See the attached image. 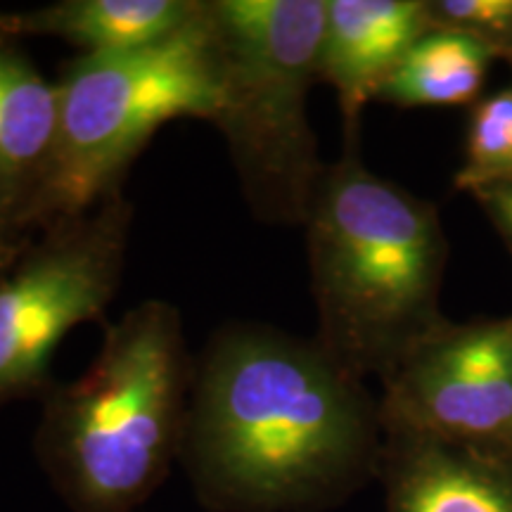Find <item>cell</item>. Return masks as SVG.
I'll return each instance as SVG.
<instances>
[{"label":"cell","mask_w":512,"mask_h":512,"mask_svg":"<svg viewBox=\"0 0 512 512\" xmlns=\"http://www.w3.org/2000/svg\"><path fill=\"white\" fill-rule=\"evenodd\" d=\"M380 399L313 337L226 323L195 356L181 463L209 512H325L377 479Z\"/></svg>","instance_id":"1"},{"label":"cell","mask_w":512,"mask_h":512,"mask_svg":"<svg viewBox=\"0 0 512 512\" xmlns=\"http://www.w3.org/2000/svg\"><path fill=\"white\" fill-rule=\"evenodd\" d=\"M318 347L349 375L384 380L446 323L448 240L437 204L377 176L358 133L325 166L306 216Z\"/></svg>","instance_id":"2"},{"label":"cell","mask_w":512,"mask_h":512,"mask_svg":"<svg viewBox=\"0 0 512 512\" xmlns=\"http://www.w3.org/2000/svg\"><path fill=\"white\" fill-rule=\"evenodd\" d=\"M195 375L181 311L145 299L41 399L34 456L69 512H138L178 463Z\"/></svg>","instance_id":"3"},{"label":"cell","mask_w":512,"mask_h":512,"mask_svg":"<svg viewBox=\"0 0 512 512\" xmlns=\"http://www.w3.org/2000/svg\"><path fill=\"white\" fill-rule=\"evenodd\" d=\"M219 107L249 214L266 226H304L325 166L309 119L320 81L325 0H207Z\"/></svg>","instance_id":"4"},{"label":"cell","mask_w":512,"mask_h":512,"mask_svg":"<svg viewBox=\"0 0 512 512\" xmlns=\"http://www.w3.org/2000/svg\"><path fill=\"white\" fill-rule=\"evenodd\" d=\"M57 138L31 235L124 190L131 164L174 119L211 121L219 107L209 5L188 27L152 46L76 55L60 67Z\"/></svg>","instance_id":"5"},{"label":"cell","mask_w":512,"mask_h":512,"mask_svg":"<svg viewBox=\"0 0 512 512\" xmlns=\"http://www.w3.org/2000/svg\"><path fill=\"white\" fill-rule=\"evenodd\" d=\"M133 204L124 190L50 223L0 266V408L41 401L53 358L74 328L105 316L124 278Z\"/></svg>","instance_id":"6"},{"label":"cell","mask_w":512,"mask_h":512,"mask_svg":"<svg viewBox=\"0 0 512 512\" xmlns=\"http://www.w3.org/2000/svg\"><path fill=\"white\" fill-rule=\"evenodd\" d=\"M382 384V430L512 448V313L446 320Z\"/></svg>","instance_id":"7"},{"label":"cell","mask_w":512,"mask_h":512,"mask_svg":"<svg viewBox=\"0 0 512 512\" xmlns=\"http://www.w3.org/2000/svg\"><path fill=\"white\" fill-rule=\"evenodd\" d=\"M387 512H512V448L384 430Z\"/></svg>","instance_id":"8"},{"label":"cell","mask_w":512,"mask_h":512,"mask_svg":"<svg viewBox=\"0 0 512 512\" xmlns=\"http://www.w3.org/2000/svg\"><path fill=\"white\" fill-rule=\"evenodd\" d=\"M430 29L427 0H325L318 79L337 95L344 136Z\"/></svg>","instance_id":"9"},{"label":"cell","mask_w":512,"mask_h":512,"mask_svg":"<svg viewBox=\"0 0 512 512\" xmlns=\"http://www.w3.org/2000/svg\"><path fill=\"white\" fill-rule=\"evenodd\" d=\"M57 138V86L0 31V238L22 247Z\"/></svg>","instance_id":"10"},{"label":"cell","mask_w":512,"mask_h":512,"mask_svg":"<svg viewBox=\"0 0 512 512\" xmlns=\"http://www.w3.org/2000/svg\"><path fill=\"white\" fill-rule=\"evenodd\" d=\"M204 0H57L34 10H0V31L17 41L60 38L79 55L138 50L178 34Z\"/></svg>","instance_id":"11"},{"label":"cell","mask_w":512,"mask_h":512,"mask_svg":"<svg viewBox=\"0 0 512 512\" xmlns=\"http://www.w3.org/2000/svg\"><path fill=\"white\" fill-rule=\"evenodd\" d=\"M494 50L475 38L446 29H430L403 57L375 102L401 110H451L472 107L484 98V83Z\"/></svg>","instance_id":"12"},{"label":"cell","mask_w":512,"mask_h":512,"mask_svg":"<svg viewBox=\"0 0 512 512\" xmlns=\"http://www.w3.org/2000/svg\"><path fill=\"white\" fill-rule=\"evenodd\" d=\"M512 178V83L470 107L453 188L477 192Z\"/></svg>","instance_id":"13"},{"label":"cell","mask_w":512,"mask_h":512,"mask_svg":"<svg viewBox=\"0 0 512 512\" xmlns=\"http://www.w3.org/2000/svg\"><path fill=\"white\" fill-rule=\"evenodd\" d=\"M432 29L456 31L501 57L512 46V0H427Z\"/></svg>","instance_id":"14"},{"label":"cell","mask_w":512,"mask_h":512,"mask_svg":"<svg viewBox=\"0 0 512 512\" xmlns=\"http://www.w3.org/2000/svg\"><path fill=\"white\" fill-rule=\"evenodd\" d=\"M472 197L484 209V214L489 216L491 226L498 230V235H501L505 247L512 254V178L472 192Z\"/></svg>","instance_id":"15"},{"label":"cell","mask_w":512,"mask_h":512,"mask_svg":"<svg viewBox=\"0 0 512 512\" xmlns=\"http://www.w3.org/2000/svg\"><path fill=\"white\" fill-rule=\"evenodd\" d=\"M17 249H19V247H12V245H8V242H5L3 238H0V266L8 264L12 256L17 254Z\"/></svg>","instance_id":"16"},{"label":"cell","mask_w":512,"mask_h":512,"mask_svg":"<svg viewBox=\"0 0 512 512\" xmlns=\"http://www.w3.org/2000/svg\"><path fill=\"white\" fill-rule=\"evenodd\" d=\"M503 60H505V62H510V67H512V46L508 48V53L503 55Z\"/></svg>","instance_id":"17"}]
</instances>
